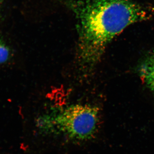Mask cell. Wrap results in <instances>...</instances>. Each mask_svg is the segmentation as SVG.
Here are the masks:
<instances>
[{"label":"cell","instance_id":"obj_4","mask_svg":"<svg viewBox=\"0 0 154 154\" xmlns=\"http://www.w3.org/2000/svg\"><path fill=\"white\" fill-rule=\"evenodd\" d=\"M10 50L6 43L0 39V64L5 63L8 60Z\"/></svg>","mask_w":154,"mask_h":154},{"label":"cell","instance_id":"obj_1","mask_svg":"<svg viewBox=\"0 0 154 154\" xmlns=\"http://www.w3.org/2000/svg\"><path fill=\"white\" fill-rule=\"evenodd\" d=\"M71 5L79 22L78 62L87 72L99 61L107 45L127 27L154 19V8L131 0H83Z\"/></svg>","mask_w":154,"mask_h":154},{"label":"cell","instance_id":"obj_3","mask_svg":"<svg viewBox=\"0 0 154 154\" xmlns=\"http://www.w3.org/2000/svg\"><path fill=\"white\" fill-rule=\"evenodd\" d=\"M140 73L144 82L154 93V54L144 63L141 69Z\"/></svg>","mask_w":154,"mask_h":154},{"label":"cell","instance_id":"obj_2","mask_svg":"<svg viewBox=\"0 0 154 154\" xmlns=\"http://www.w3.org/2000/svg\"><path fill=\"white\" fill-rule=\"evenodd\" d=\"M99 109L96 106L76 104L44 115L38 118L37 123L45 133L84 141L96 135L99 128Z\"/></svg>","mask_w":154,"mask_h":154}]
</instances>
